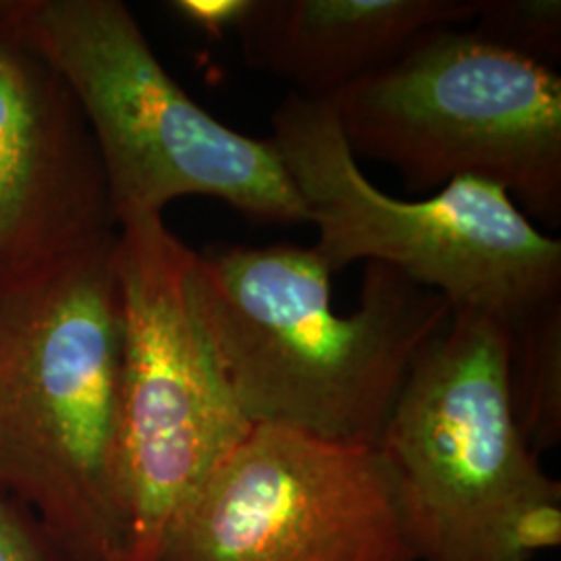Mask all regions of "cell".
Segmentation results:
<instances>
[{"instance_id": "cell-2", "label": "cell", "mask_w": 561, "mask_h": 561, "mask_svg": "<svg viewBox=\"0 0 561 561\" xmlns=\"http://www.w3.org/2000/svg\"><path fill=\"white\" fill-rule=\"evenodd\" d=\"M117 233L0 279V495L53 561H123Z\"/></svg>"}, {"instance_id": "cell-5", "label": "cell", "mask_w": 561, "mask_h": 561, "mask_svg": "<svg viewBox=\"0 0 561 561\" xmlns=\"http://www.w3.org/2000/svg\"><path fill=\"white\" fill-rule=\"evenodd\" d=\"M30 36L90 123L115 222L202 196L256 222L310 225L273 138L215 119L162 67L121 0H18Z\"/></svg>"}, {"instance_id": "cell-1", "label": "cell", "mask_w": 561, "mask_h": 561, "mask_svg": "<svg viewBox=\"0 0 561 561\" xmlns=\"http://www.w3.org/2000/svg\"><path fill=\"white\" fill-rule=\"evenodd\" d=\"M312 248L217 245L194 254L192 294L252 424L377 445L422 350L451 321L439 294L366 262L360 306L340 317Z\"/></svg>"}, {"instance_id": "cell-9", "label": "cell", "mask_w": 561, "mask_h": 561, "mask_svg": "<svg viewBox=\"0 0 561 561\" xmlns=\"http://www.w3.org/2000/svg\"><path fill=\"white\" fill-rule=\"evenodd\" d=\"M117 233L80 101L0 0V279Z\"/></svg>"}, {"instance_id": "cell-6", "label": "cell", "mask_w": 561, "mask_h": 561, "mask_svg": "<svg viewBox=\"0 0 561 561\" xmlns=\"http://www.w3.org/2000/svg\"><path fill=\"white\" fill-rule=\"evenodd\" d=\"M352 154L393 167L414 192L491 181L561 222V78L479 41L466 25L419 34L398 57L335 92Z\"/></svg>"}, {"instance_id": "cell-14", "label": "cell", "mask_w": 561, "mask_h": 561, "mask_svg": "<svg viewBox=\"0 0 561 561\" xmlns=\"http://www.w3.org/2000/svg\"><path fill=\"white\" fill-rule=\"evenodd\" d=\"M250 7V0H175L171 9L181 20L198 27L208 38L222 41L229 32L236 34Z\"/></svg>"}, {"instance_id": "cell-13", "label": "cell", "mask_w": 561, "mask_h": 561, "mask_svg": "<svg viewBox=\"0 0 561 561\" xmlns=\"http://www.w3.org/2000/svg\"><path fill=\"white\" fill-rule=\"evenodd\" d=\"M0 561H53L34 520L0 495Z\"/></svg>"}, {"instance_id": "cell-12", "label": "cell", "mask_w": 561, "mask_h": 561, "mask_svg": "<svg viewBox=\"0 0 561 561\" xmlns=\"http://www.w3.org/2000/svg\"><path fill=\"white\" fill-rule=\"evenodd\" d=\"M479 41L551 67L561 59L560 0H479L466 25Z\"/></svg>"}, {"instance_id": "cell-4", "label": "cell", "mask_w": 561, "mask_h": 561, "mask_svg": "<svg viewBox=\"0 0 561 561\" xmlns=\"http://www.w3.org/2000/svg\"><path fill=\"white\" fill-rule=\"evenodd\" d=\"M273 141L310 213V245L331 275L381 262L449 301L451 312L518 321L561 298V243L542 233L491 181L456 180L400 201L364 175L335 108L289 92L273 113Z\"/></svg>"}, {"instance_id": "cell-7", "label": "cell", "mask_w": 561, "mask_h": 561, "mask_svg": "<svg viewBox=\"0 0 561 561\" xmlns=\"http://www.w3.org/2000/svg\"><path fill=\"white\" fill-rule=\"evenodd\" d=\"M194 250L162 215L117 227L123 561H157L181 507L252 431L192 294Z\"/></svg>"}, {"instance_id": "cell-3", "label": "cell", "mask_w": 561, "mask_h": 561, "mask_svg": "<svg viewBox=\"0 0 561 561\" xmlns=\"http://www.w3.org/2000/svg\"><path fill=\"white\" fill-rule=\"evenodd\" d=\"M416 561H533L561 545V482L522 435L507 329L451 321L412 364L377 442Z\"/></svg>"}, {"instance_id": "cell-8", "label": "cell", "mask_w": 561, "mask_h": 561, "mask_svg": "<svg viewBox=\"0 0 561 561\" xmlns=\"http://www.w3.org/2000/svg\"><path fill=\"white\" fill-rule=\"evenodd\" d=\"M157 561H416L377 445L254 424L173 518Z\"/></svg>"}, {"instance_id": "cell-10", "label": "cell", "mask_w": 561, "mask_h": 561, "mask_svg": "<svg viewBox=\"0 0 561 561\" xmlns=\"http://www.w3.org/2000/svg\"><path fill=\"white\" fill-rule=\"evenodd\" d=\"M479 0H250L236 30L248 67L329 101L419 34L468 25Z\"/></svg>"}, {"instance_id": "cell-11", "label": "cell", "mask_w": 561, "mask_h": 561, "mask_svg": "<svg viewBox=\"0 0 561 561\" xmlns=\"http://www.w3.org/2000/svg\"><path fill=\"white\" fill-rule=\"evenodd\" d=\"M507 329V382L522 435L539 456L561 443V298Z\"/></svg>"}]
</instances>
